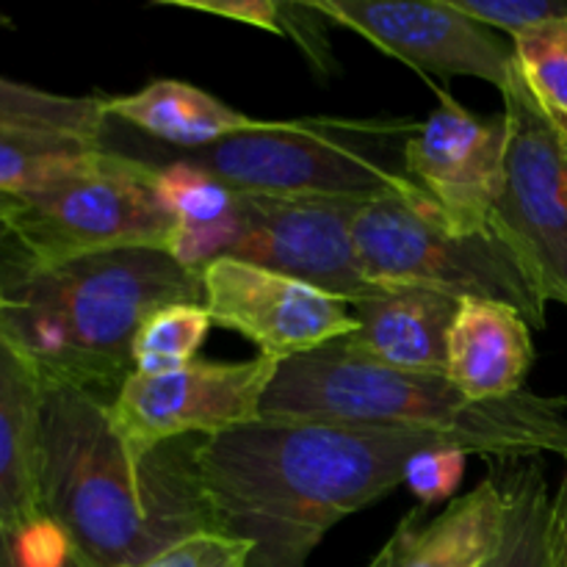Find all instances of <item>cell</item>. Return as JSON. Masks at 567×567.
<instances>
[{
  "mask_svg": "<svg viewBox=\"0 0 567 567\" xmlns=\"http://www.w3.org/2000/svg\"><path fill=\"white\" fill-rule=\"evenodd\" d=\"M460 449L437 432L260 419L197 441L216 529L252 546L247 567H308L347 515L404 485L410 457Z\"/></svg>",
  "mask_w": 567,
  "mask_h": 567,
  "instance_id": "obj_1",
  "label": "cell"
},
{
  "mask_svg": "<svg viewBox=\"0 0 567 567\" xmlns=\"http://www.w3.org/2000/svg\"><path fill=\"white\" fill-rule=\"evenodd\" d=\"M197 441L181 437L133 454L109 402L44 385L39 413V513L66 532L92 567H127L183 537L219 532L197 474Z\"/></svg>",
  "mask_w": 567,
  "mask_h": 567,
  "instance_id": "obj_2",
  "label": "cell"
},
{
  "mask_svg": "<svg viewBox=\"0 0 567 567\" xmlns=\"http://www.w3.org/2000/svg\"><path fill=\"white\" fill-rule=\"evenodd\" d=\"M0 341L44 385L111 399L133 374L138 327L166 305L203 302V275L166 249H114L59 266L0 264Z\"/></svg>",
  "mask_w": 567,
  "mask_h": 567,
  "instance_id": "obj_3",
  "label": "cell"
},
{
  "mask_svg": "<svg viewBox=\"0 0 567 567\" xmlns=\"http://www.w3.org/2000/svg\"><path fill=\"white\" fill-rule=\"evenodd\" d=\"M260 419L437 432L487 460L567 457V399L520 391L471 402L446 374L382 369L338 341L280 363Z\"/></svg>",
  "mask_w": 567,
  "mask_h": 567,
  "instance_id": "obj_4",
  "label": "cell"
},
{
  "mask_svg": "<svg viewBox=\"0 0 567 567\" xmlns=\"http://www.w3.org/2000/svg\"><path fill=\"white\" fill-rule=\"evenodd\" d=\"M421 125V122H419ZM413 122L349 120H277L271 131L241 133L210 147L172 150L155 144L166 158L188 161L214 181L244 197L275 199H369L399 194L413 203H430L402 172L360 147L354 136L419 131Z\"/></svg>",
  "mask_w": 567,
  "mask_h": 567,
  "instance_id": "obj_5",
  "label": "cell"
},
{
  "mask_svg": "<svg viewBox=\"0 0 567 567\" xmlns=\"http://www.w3.org/2000/svg\"><path fill=\"white\" fill-rule=\"evenodd\" d=\"M360 266L377 288H421L449 299H485L546 327V293L498 230L454 233L432 203L399 194L369 199L354 216Z\"/></svg>",
  "mask_w": 567,
  "mask_h": 567,
  "instance_id": "obj_6",
  "label": "cell"
},
{
  "mask_svg": "<svg viewBox=\"0 0 567 567\" xmlns=\"http://www.w3.org/2000/svg\"><path fill=\"white\" fill-rule=\"evenodd\" d=\"M155 166L125 153L17 197L0 225V264L59 266L114 249H166L175 219L153 188Z\"/></svg>",
  "mask_w": 567,
  "mask_h": 567,
  "instance_id": "obj_7",
  "label": "cell"
},
{
  "mask_svg": "<svg viewBox=\"0 0 567 567\" xmlns=\"http://www.w3.org/2000/svg\"><path fill=\"white\" fill-rule=\"evenodd\" d=\"M502 97L507 175L493 227L526 260L548 302L567 308V138L532 97L518 64Z\"/></svg>",
  "mask_w": 567,
  "mask_h": 567,
  "instance_id": "obj_8",
  "label": "cell"
},
{
  "mask_svg": "<svg viewBox=\"0 0 567 567\" xmlns=\"http://www.w3.org/2000/svg\"><path fill=\"white\" fill-rule=\"evenodd\" d=\"M280 363L266 358L216 363L197 358L169 374L133 371L109 402L111 424L133 454L181 437H214L260 421Z\"/></svg>",
  "mask_w": 567,
  "mask_h": 567,
  "instance_id": "obj_9",
  "label": "cell"
},
{
  "mask_svg": "<svg viewBox=\"0 0 567 567\" xmlns=\"http://www.w3.org/2000/svg\"><path fill=\"white\" fill-rule=\"evenodd\" d=\"M199 275L210 321L247 338L260 358L275 363L324 349L358 330L349 302L266 266L225 255Z\"/></svg>",
  "mask_w": 567,
  "mask_h": 567,
  "instance_id": "obj_10",
  "label": "cell"
},
{
  "mask_svg": "<svg viewBox=\"0 0 567 567\" xmlns=\"http://www.w3.org/2000/svg\"><path fill=\"white\" fill-rule=\"evenodd\" d=\"M437 109L404 144L408 177L454 233H487L507 175V116H476L437 89Z\"/></svg>",
  "mask_w": 567,
  "mask_h": 567,
  "instance_id": "obj_11",
  "label": "cell"
},
{
  "mask_svg": "<svg viewBox=\"0 0 567 567\" xmlns=\"http://www.w3.org/2000/svg\"><path fill=\"white\" fill-rule=\"evenodd\" d=\"M360 205L352 199L244 197L241 236L227 258L266 266L352 305L377 291L363 275L354 244Z\"/></svg>",
  "mask_w": 567,
  "mask_h": 567,
  "instance_id": "obj_12",
  "label": "cell"
},
{
  "mask_svg": "<svg viewBox=\"0 0 567 567\" xmlns=\"http://www.w3.org/2000/svg\"><path fill=\"white\" fill-rule=\"evenodd\" d=\"M332 25L349 28L374 48L404 61L421 75L480 78L502 92L515 72L513 44L480 25L452 0L435 3H369V0H313Z\"/></svg>",
  "mask_w": 567,
  "mask_h": 567,
  "instance_id": "obj_13",
  "label": "cell"
},
{
  "mask_svg": "<svg viewBox=\"0 0 567 567\" xmlns=\"http://www.w3.org/2000/svg\"><path fill=\"white\" fill-rule=\"evenodd\" d=\"M109 97H64L0 78V194L22 197L114 150Z\"/></svg>",
  "mask_w": 567,
  "mask_h": 567,
  "instance_id": "obj_14",
  "label": "cell"
},
{
  "mask_svg": "<svg viewBox=\"0 0 567 567\" xmlns=\"http://www.w3.org/2000/svg\"><path fill=\"white\" fill-rule=\"evenodd\" d=\"M349 308L358 330L338 343L354 358L382 369L446 374L457 299L421 288H377Z\"/></svg>",
  "mask_w": 567,
  "mask_h": 567,
  "instance_id": "obj_15",
  "label": "cell"
},
{
  "mask_svg": "<svg viewBox=\"0 0 567 567\" xmlns=\"http://www.w3.org/2000/svg\"><path fill=\"white\" fill-rule=\"evenodd\" d=\"M535 363L532 324L509 305L463 299L449 330L446 377L471 402H496L524 391Z\"/></svg>",
  "mask_w": 567,
  "mask_h": 567,
  "instance_id": "obj_16",
  "label": "cell"
},
{
  "mask_svg": "<svg viewBox=\"0 0 567 567\" xmlns=\"http://www.w3.org/2000/svg\"><path fill=\"white\" fill-rule=\"evenodd\" d=\"M504 515L507 493L491 468L437 518L426 520V507L413 509L388 540L391 567H482L502 540Z\"/></svg>",
  "mask_w": 567,
  "mask_h": 567,
  "instance_id": "obj_17",
  "label": "cell"
},
{
  "mask_svg": "<svg viewBox=\"0 0 567 567\" xmlns=\"http://www.w3.org/2000/svg\"><path fill=\"white\" fill-rule=\"evenodd\" d=\"M109 114L131 131L172 150L210 147L241 133L271 131L277 120H255L194 83L153 81L133 94L109 97Z\"/></svg>",
  "mask_w": 567,
  "mask_h": 567,
  "instance_id": "obj_18",
  "label": "cell"
},
{
  "mask_svg": "<svg viewBox=\"0 0 567 567\" xmlns=\"http://www.w3.org/2000/svg\"><path fill=\"white\" fill-rule=\"evenodd\" d=\"M44 382L0 341V529L37 518V449Z\"/></svg>",
  "mask_w": 567,
  "mask_h": 567,
  "instance_id": "obj_19",
  "label": "cell"
},
{
  "mask_svg": "<svg viewBox=\"0 0 567 567\" xmlns=\"http://www.w3.org/2000/svg\"><path fill=\"white\" fill-rule=\"evenodd\" d=\"M507 493L502 540L482 567H551V496L540 457L491 460Z\"/></svg>",
  "mask_w": 567,
  "mask_h": 567,
  "instance_id": "obj_20",
  "label": "cell"
},
{
  "mask_svg": "<svg viewBox=\"0 0 567 567\" xmlns=\"http://www.w3.org/2000/svg\"><path fill=\"white\" fill-rule=\"evenodd\" d=\"M203 302H177L155 310L133 341V371L144 377L169 374L197 360L210 330Z\"/></svg>",
  "mask_w": 567,
  "mask_h": 567,
  "instance_id": "obj_21",
  "label": "cell"
},
{
  "mask_svg": "<svg viewBox=\"0 0 567 567\" xmlns=\"http://www.w3.org/2000/svg\"><path fill=\"white\" fill-rule=\"evenodd\" d=\"M513 53L532 97L567 138V20L515 37Z\"/></svg>",
  "mask_w": 567,
  "mask_h": 567,
  "instance_id": "obj_22",
  "label": "cell"
},
{
  "mask_svg": "<svg viewBox=\"0 0 567 567\" xmlns=\"http://www.w3.org/2000/svg\"><path fill=\"white\" fill-rule=\"evenodd\" d=\"M0 567H92L48 515L0 529Z\"/></svg>",
  "mask_w": 567,
  "mask_h": 567,
  "instance_id": "obj_23",
  "label": "cell"
},
{
  "mask_svg": "<svg viewBox=\"0 0 567 567\" xmlns=\"http://www.w3.org/2000/svg\"><path fill=\"white\" fill-rule=\"evenodd\" d=\"M452 3L480 25L502 28L513 39L535 28L567 20V0H452Z\"/></svg>",
  "mask_w": 567,
  "mask_h": 567,
  "instance_id": "obj_24",
  "label": "cell"
},
{
  "mask_svg": "<svg viewBox=\"0 0 567 567\" xmlns=\"http://www.w3.org/2000/svg\"><path fill=\"white\" fill-rule=\"evenodd\" d=\"M252 546L225 532H199L183 537L155 557L127 567H247Z\"/></svg>",
  "mask_w": 567,
  "mask_h": 567,
  "instance_id": "obj_25",
  "label": "cell"
},
{
  "mask_svg": "<svg viewBox=\"0 0 567 567\" xmlns=\"http://www.w3.org/2000/svg\"><path fill=\"white\" fill-rule=\"evenodd\" d=\"M465 460L468 452L463 449H426L410 457L404 468V487H410L421 507H432L454 496L465 476Z\"/></svg>",
  "mask_w": 567,
  "mask_h": 567,
  "instance_id": "obj_26",
  "label": "cell"
},
{
  "mask_svg": "<svg viewBox=\"0 0 567 567\" xmlns=\"http://www.w3.org/2000/svg\"><path fill=\"white\" fill-rule=\"evenodd\" d=\"M327 25H332V22L316 9L313 0H308V3H282V31H286V37L302 48V53L308 55L316 70L330 75L336 70V59H332Z\"/></svg>",
  "mask_w": 567,
  "mask_h": 567,
  "instance_id": "obj_27",
  "label": "cell"
},
{
  "mask_svg": "<svg viewBox=\"0 0 567 567\" xmlns=\"http://www.w3.org/2000/svg\"><path fill=\"white\" fill-rule=\"evenodd\" d=\"M161 6L203 11V14L241 22V25L275 33V37H286V31H282V3H275V0H161Z\"/></svg>",
  "mask_w": 567,
  "mask_h": 567,
  "instance_id": "obj_28",
  "label": "cell"
},
{
  "mask_svg": "<svg viewBox=\"0 0 567 567\" xmlns=\"http://www.w3.org/2000/svg\"><path fill=\"white\" fill-rule=\"evenodd\" d=\"M548 543H551V567H567V457L563 482L557 496L551 498V524H548Z\"/></svg>",
  "mask_w": 567,
  "mask_h": 567,
  "instance_id": "obj_29",
  "label": "cell"
},
{
  "mask_svg": "<svg viewBox=\"0 0 567 567\" xmlns=\"http://www.w3.org/2000/svg\"><path fill=\"white\" fill-rule=\"evenodd\" d=\"M365 567H391V548H388V543H385V546H382V551L377 554V557L371 559V563L365 565Z\"/></svg>",
  "mask_w": 567,
  "mask_h": 567,
  "instance_id": "obj_30",
  "label": "cell"
},
{
  "mask_svg": "<svg viewBox=\"0 0 567 567\" xmlns=\"http://www.w3.org/2000/svg\"><path fill=\"white\" fill-rule=\"evenodd\" d=\"M14 203H17V197H6V194H0V225H3L6 216L14 210Z\"/></svg>",
  "mask_w": 567,
  "mask_h": 567,
  "instance_id": "obj_31",
  "label": "cell"
},
{
  "mask_svg": "<svg viewBox=\"0 0 567 567\" xmlns=\"http://www.w3.org/2000/svg\"><path fill=\"white\" fill-rule=\"evenodd\" d=\"M3 302H6V297H3V286H0V313H3Z\"/></svg>",
  "mask_w": 567,
  "mask_h": 567,
  "instance_id": "obj_32",
  "label": "cell"
}]
</instances>
